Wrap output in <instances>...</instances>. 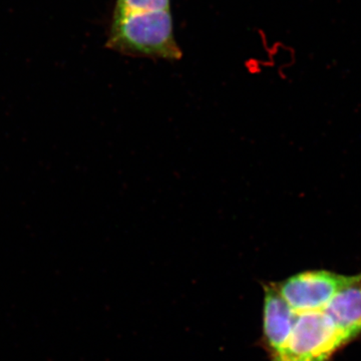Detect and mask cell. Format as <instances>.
<instances>
[{
  "instance_id": "1",
  "label": "cell",
  "mask_w": 361,
  "mask_h": 361,
  "mask_svg": "<svg viewBox=\"0 0 361 361\" xmlns=\"http://www.w3.org/2000/svg\"><path fill=\"white\" fill-rule=\"evenodd\" d=\"M106 47L137 58L177 61L183 56L171 11L113 13Z\"/></svg>"
},
{
  "instance_id": "2",
  "label": "cell",
  "mask_w": 361,
  "mask_h": 361,
  "mask_svg": "<svg viewBox=\"0 0 361 361\" xmlns=\"http://www.w3.org/2000/svg\"><path fill=\"white\" fill-rule=\"evenodd\" d=\"M348 341L324 311L297 313L286 346L272 361H327Z\"/></svg>"
},
{
  "instance_id": "3",
  "label": "cell",
  "mask_w": 361,
  "mask_h": 361,
  "mask_svg": "<svg viewBox=\"0 0 361 361\" xmlns=\"http://www.w3.org/2000/svg\"><path fill=\"white\" fill-rule=\"evenodd\" d=\"M355 276L325 270L306 271L274 283L275 288L296 313L322 310L344 287L355 282Z\"/></svg>"
},
{
  "instance_id": "4",
  "label": "cell",
  "mask_w": 361,
  "mask_h": 361,
  "mask_svg": "<svg viewBox=\"0 0 361 361\" xmlns=\"http://www.w3.org/2000/svg\"><path fill=\"white\" fill-rule=\"evenodd\" d=\"M297 313L280 295L274 283L264 286L263 332L272 360L281 355L293 329Z\"/></svg>"
},
{
  "instance_id": "5",
  "label": "cell",
  "mask_w": 361,
  "mask_h": 361,
  "mask_svg": "<svg viewBox=\"0 0 361 361\" xmlns=\"http://www.w3.org/2000/svg\"><path fill=\"white\" fill-rule=\"evenodd\" d=\"M349 341L361 334V274L322 310Z\"/></svg>"
},
{
  "instance_id": "6",
  "label": "cell",
  "mask_w": 361,
  "mask_h": 361,
  "mask_svg": "<svg viewBox=\"0 0 361 361\" xmlns=\"http://www.w3.org/2000/svg\"><path fill=\"white\" fill-rule=\"evenodd\" d=\"M171 11V0H116L113 13Z\"/></svg>"
}]
</instances>
